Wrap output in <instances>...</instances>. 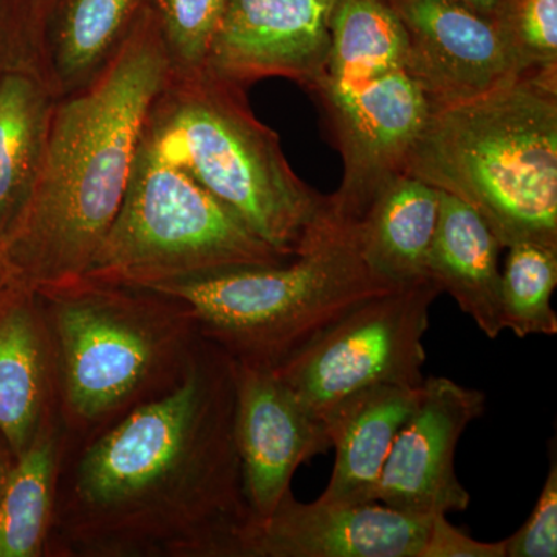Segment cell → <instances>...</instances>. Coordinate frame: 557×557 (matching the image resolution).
<instances>
[{"mask_svg": "<svg viewBox=\"0 0 557 557\" xmlns=\"http://www.w3.org/2000/svg\"><path fill=\"white\" fill-rule=\"evenodd\" d=\"M234 397V359L201 335L171 392L65 440L46 557H244Z\"/></svg>", "mask_w": 557, "mask_h": 557, "instance_id": "1", "label": "cell"}, {"mask_svg": "<svg viewBox=\"0 0 557 557\" xmlns=\"http://www.w3.org/2000/svg\"><path fill=\"white\" fill-rule=\"evenodd\" d=\"M170 75L148 3L100 78L58 98L38 188L0 248L11 282L38 292L84 277L119 212L143 127Z\"/></svg>", "mask_w": 557, "mask_h": 557, "instance_id": "2", "label": "cell"}, {"mask_svg": "<svg viewBox=\"0 0 557 557\" xmlns=\"http://www.w3.org/2000/svg\"><path fill=\"white\" fill-rule=\"evenodd\" d=\"M35 293L67 442L94 437L171 392L201 338L188 304L157 289L81 277Z\"/></svg>", "mask_w": 557, "mask_h": 557, "instance_id": "3", "label": "cell"}, {"mask_svg": "<svg viewBox=\"0 0 557 557\" xmlns=\"http://www.w3.org/2000/svg\"><path fill=\"white\" fill-rule=\"evenodd\" d=\"M405 172L469 205L504 249L557 247V72L432 110Z\"/></svg>", "mask_w": 557, "mask_h": 557, "instance_id": "4", "label": "cell"}, {"mask_svg": "<svg viewBox=\"0 0 557 557\" xmlns=\"http://www.w3.org/2000/svg\"><path fill=\"white\" fill-rule=\"evenodd\" d=\"M245 90L208 70L171 72L139 148L189 172L256 236L293 259L335 225L332 199L293 171L281 138L258 120Z\"/></svg>", "mask_w": 557, "mask_h": 557, "instance_id": "5", "label": "cell"}, {"mask_svg": "<svg viewBox=\"0 0 557 557\" xmlns=\"http://www.w3.org/2000/svg\"><path fill=\"white\" fill-rule=\"evenodd\" d=\"M185 300L200 333L234 361L277 369L366 300L399 288L362 262L336 223L287 262L242 267L150 285Z\"/></svg>", "mask_w": 557, "mask_h": 557, "instance_id": "6", "label": "cell"}, {"mask_svg": "<svg viewBox=\"0 0 557 557\" xmlns=\"http://www.w3.org/2000/svg\"><path fill=\"white\" fill-rule=\"evenodd\" d=\"M287 260L189 172L138 146L119 212L84 277L150 287Z\"/></svg>", "mask_w": 557, "mask_h": 557, "instance_id": "7", "label": "cell"}, {"mask_svg": "<svg viewBox=\"0 0 557 557\" xmlns=\"http://www.w3.org/2000/svg\"><path fill=\"white\" fill-rule=\"evenodd\" d=\"M440 295L426 278L366 300L278 366L277 375L321 420L364 388L420 387L426 379L424 335Z\"/></svg>", "mask_w": 557, "mask_h": 557, "instance_id": "8", "label": "cell"}, {"mask_svg": "<svg viewBox=\"0 0 557 557\" xmlns=\"http://www.w3.org/2000/svg\"><path fill=\"white\" fill-rule=\"evenodd\" d=\"M329 137L343 159L333 218L350 228L406 161L431 115V104L406 69L351 94L317 100Z\"/></svg>", "mask_w": 557, "mask_h": 557, "instance_id": "9", "label": "cell"}, {"mask_svg": "<svg viewBox=\"0 0 557 557\" xmlns=\"http://www.w3.org/2000/svg\"><path fill=\"white\" fill-rule=\"evenodd\" d=\"M408 36L406 72L432 110L528 76L487 14L458 0H387Z\"/></svg>", "mask_w": 557, "mask_h": 557, "instance_id": "10", "label": "cell"}, {"mask_svg": "<svg viewBox=\"0 0 557 557\" xmlns=\"http://www.w3.org/2000/svg\"><path fill=\"white\" fill-rule=\"evenodd\" d=\"M485 409L482 391L426 376L417 408L388 454L375 502L413 518L467 511L471 496L456 472L457 446Z\"/></svg>", "mask_w": 557, "mask_h": 557, "instance_id": "11", "label": "cell"}, {"mask_svg": "<svg viewBox=\"0 0 557 557\" xmlns=\"http://www.w3.org/2000/svg\"><path fill=\"white\" fill-rule=\"evenodd\" d=\"M339 0H228L209 47L211 75L247 89L285 78L310 91L322 78Z\"/></svg>", "mask_w": 557, "mask_h": 557, "instance_id": "12", "label": "cell"}, {"mask_svg": "<svg viewBox=\"0 0 557 557\" xmlns=\"http://www.w3.org/2000/svg\"><path fill=\"white\" fill-rule=\"evenodd\" d=\"M234 440L245 497L256 523L292 490L300 465L332 448L324 421L298 398L276 369L234 361Z\"/></svg>", "mask_w": 557, "mask_h": 557, "instance_id": "13", "label": "cell"}, {"mask_svg": "<svg viewBox=\"0 0 557 557\" xmlns=\"http://www.w3.org/2000/svg\"><path fill=\"white\" fill-rule=\"evenodd\" d=\"M431 519L373 504H304L288 490L256 523L244 557H420Z\"/></svg>", "mask_w": 557, "mask_h": 557, "instance_id": "14", "label": "cell"}, {"mask_svg": "<svg viewBox=\"0 0 557 557\" xmlns=\"http://www.w3.org/2000/svg\"><path fill=\"white\" fill-rule=\"evenodd\" d=\"M57 420L60 399L49 325L36 293L11 282L0 300V432L17 458Z\"/></svg>", "mask_w": 557, "mask_h": 557, "instance_id": "15", "label": "cell"}, {"mask_svg": "<svg viewBox=\"0 0 557 557\" xmlns=\"http://www.w3.org/2000/svg\"><path fill=\"white\" fill-rule=\"evenodd\" d=\"M420 387L373 386L341 399L322 417L335 467L319 500L373 504L399 429L420 399Z\"/></svg>", "mask_w": 557, "mask_h": 557, "instance_id": "16", "label": "cell"}, {"mask_svg": "<svg viewBox=\"0 0 557 557\" xmlns=\"http://www.w3.org/2000/svg\"><path fill=\"white\" fill-rule=\"evenodd\" d=\"M440 190V189H438ZM500 242L469 205L440 190L437 228L429 249L426 276L480 332L497 339L505 330L500 296Z\"/></svg>", "mask_w": 557, "mask_h": 557, "instance_id": "17", "label": "cell"}, {"mask_svg": "<svg viewBox=\"0 0 557 557\" xmlns=\"http://www.w3.org/2000/svg\"><path fill=\"white\" fill-rule=\"evenodd\" d=\"M440 211V190L403 172L388 180L350 226L362 262L395 287L426 281V262Z\"/></svg>", "mask_w": 557, "mask_h": 557, "instance_id": "18", "label": "cell"}, {"mask_svg": "<svg viewBox=\"0 0 557 557\" xmlns=\"http://www.w3.org/2000/svg\"><path fill=\"white\" fill-rule=\"evenodd\" d=\"M149 0H57L42 22L47 78L58 98L89 87L112 64Z\"/></svg>", "mask_w": 557, "mask_h": 557, "instance_id": "19", "label": "cell"}, {"mask_svg": "<svg viewBox=\"0 0 557 557\" xmlns=\"http://www.w3.org/2000/svg\"><path fill=\"white\" fill-rule=\"evenodd\" d=\"M58 97L36 70L0 78V248L30 207L44 163Z\"/></svg>", "mask_w": 557, "mask_h": 557, "instance_id": "20", "label": "cell"}, {"mask_svg": "<svg viewBox=\"0 0 557 557\" xmlns=\"http://www.w3.org/2000/svg\"><path fill=\"white\" fill-rule=\"evenodd\" d=\"M406 60L408 36L387 0H339L324 73L309 94L314 101L351 94L406 69Z\"/></svg>", "mask_w": 557, "mask_h": 557, "instance_id": "21", "label": "cell"}, {"mask_svg": "<svg viewBox=\"0 0 557 557\" xmlns=\"http://www.w3.org/2000/svg\"><path fill=\"white\" fill-rule=\"evenodd\" d=\"M64 443L57 420L14 458L0 498V557H46Z\"/></svg>", "mask_w": 557, "mask_h": 557, "instance_id": "22", "label": "cell"}, {"mask_svg": "<svg viewBox=\"0 0 557 557\" xmlns=\"http://www.w3.org/2000/svg\"><path fill=\"white\" fill-rule=\"evenodd\" d=\"M507 249L500 278L505 330L520 339L556 335L552 299L557 287V247L522 242Z\"/></svg>", "mask_w": 557, "mask_h": 557, "instance_id": "23", "label": "cell"}, {"mask_svg": "<svg viewBox=\"0 0 557 557\" xmlns=\"http://www.w3.org/2000/svg\"><path fill=\"white\" fill-rule=\"evenodd\" d=\"M228 0H149L172 73L205 70L219 22Z\"/></svg>", "mask_w": 557, "mask_h": 557, "instance_id": "24", "label": "cell"}, {"mask_svg": "<svg viewBox=\"0 0 557 557\" xmlns=\"http://www.w3.org/2000/svg\"><path fill=\"white\" fill-rule=\"evenodd\" d=\"M491 17L528 75L557 72V0H498Z\"/></svg>", "mask_w": 557, "mask_h": 557, "instance_id": "25", "label": "cell"}, {"mask_svg": "<svg viewBox=\"0 0 557 557\" xmlns=\"http://www.w3.org/2000/svg\"><path fill=\"white\" fill-rule=\"evenodd\" d=\"M22 69L47 76L42 28L30 0H0V78Z\"/></svg>", "mask_w": 557, "mask_h": 557, "instance_id": "26", "label": "cell"}, {"mask_svg": "<svg viewBox=\"0 0 557 557\" xmlns=\"http://www.w3.org/2000/svg\"><path fill=\"white\" fill-rule=\"evenodd\" d=\"M505 557L557 556V460L556 442L549 450L547 480L527 522L505 539Z\"/></svg>", "mask_w": 557, "mask_h": 557, "instance_id": "27", "label": "cell"}, {"mask_svg": "<svg viewBox=\"0 0 557 557\" xmlns=\"http://www.w3.org/2000/svg\"><path fill=\"white\" fill-rule=\"evenodd\" d=\"M505 539L497 542H480L458 530L448 516L431 519L426 542L420 557H505Z\"/></svg>", "mask_w": 557, "mask_h": 557, "instance_id": "28", "label": "cell"}, {"mask_svg": "<svg viewBox=\"0 0 557 557\" xmlns=\"http://www.w3.org/2000/svg\"><path fill=\"white\" fill-rule=\"evenodd\" d=\"M14 456L11 453L9 443L0 432V498H2L3 487H5L7 478H9L10 469L13 467Z\"/></svg>", "mask_w": 557, "mask_h": 557, "instance_id": "29", "label": "cell"}, {"mask_svg": "<svg viewBox=\"0 0 557 557\" xmlns=\"http://www.w3.org/2000/svg\"><path fill=\"white\" fill-rule=\"evenodd\" d=\"M458 2L465 3V5L471 7V9L480 11V13L491 16L494 9H496L498 0H458Z\"/></svg>", "mask_w": 557, "mask_h": 557, "instance_id": "30", "label": "cell"}, {"mask_svg": "<svg viewBox=\"0 0 557 557\" xmlns=\"http://www.w3.org/2000/svg\"><path fill=\"white\" fill-rule=\"evenodd\" d=\"M30 2L33 11H35L36 17H38L40 28H42V22L57 0H30Z\"/></svg>", "mask_w": 557, "mask_h": 557, "instance_id": "31", "label": "cell"}, {"mask_svg": "<svg viewBox=\"0 0 557 557\" xmlns=\"http://www.w3.org/2000/svg\"><path fill=\"white\" fill-rule=\"evenodd\" d=\"M11 281L9 273L5 270L0 271V300H2L3 295H5L7 288L10 287Z\"/></svg>", "mask_w": 557, "mask_h": 557, "instance_id": "32", "label": "cell"}, {"mask_svg": "<svg viewBox=\"0 0 557 557\" xmlns=\"http://www.w3.org/2000/svg\"><path fill=\"white\" fill-rule=\"evenodd\" d=\"M5 269H3V263H2V258H0V271H3Z\"/></svg>", "mask_w": 557, "mask_h": 557, "instance_id": "33", "label": "cell"}]
</instances>
